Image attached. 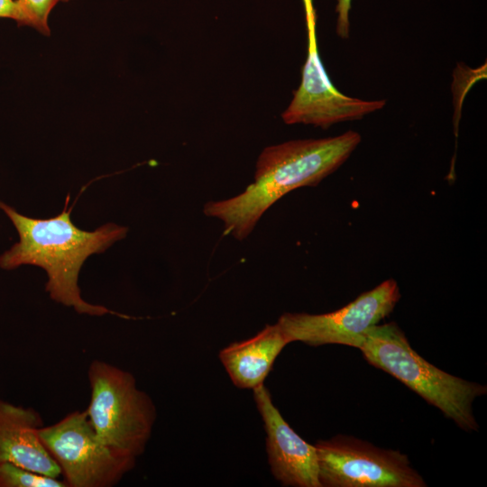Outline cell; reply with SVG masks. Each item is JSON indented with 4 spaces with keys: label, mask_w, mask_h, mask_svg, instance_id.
<instances>
[{
    "label": "cell",
    "mask_w": 487,
    "mask_h": 487,
    "mask_svg": "<svg viewBox=\"0 0 487 487\" xmlns=\"http://www.w3.org/2000/svg\"><path fill=\"white\" fill-rule=\"evenodd\" d=\"M303 4L308 30V55L300 85L281 115L284 123L311 124L326 129L339 122L361 119L381 109L385 100L351 97L334 87L318 53L312 0H303Z\"/></svg>",
    "instance_id": "cell-8"
},
{
    "label": "cell",
    "mask_w": 487,
    "mask_h": 487,
    "mask_svg": "<svg viewBox=\"0 0 487 487\" xmlns=\"http://www.w3.org/2000/svg\"><path fill=\"white\" fill-rule=\"evenodd\" d=\"M352 0H337L336 13L338 14L336 32L342 39L349 37V10Z\"/></svg>",
    "instance_id": "cell-14"
},
{
    "label": "cell",
    "mask_w": 487,
    "mask_h": 487,
    "mask_svg": "<svg viewBox=\"0 0 487 487\" xmlns=\"http://www.w3.org/2000/svg\"><path fill=\"white\" fill-rule=\"evenodd\" d=\"M321 487H426L407 455L337 435L315 445Z\"/></svg>",
    "instance_id": "cell-6"
},
{
    "label": "cell",
    "mask_w": 487,
    "mask_h": 487,
    "mask_svg": "<svg viewBox=\"0 0 487 487\" xmlns=\"http://www.w3.org/2000/svg\"><path fill=\"white\" fill-rule=\"evenodd\" d=\"M0 18L18 19V7L15 0H0Z\"/></svg>",
    "instance_id": "cell-15"
},
{
    "label": "cell",
    "mask_w": 487,
    "mask_h": 487,
    "mask_svg": "<svg viewBox=\"0 0 487 487\" xmlns=\"http://www.w3.org/2000/svg\"><path fill=\"white\" fill-rule=\"evenodd\" d=\"M400 299L396 280H386L345 307L324 314L284 313L278 324L289 343L358 348L365 333L390 315Z\"/></svg>",
    "instance_id": "cell-7"
},
{
    "label": "cell",
    "mask_w": 487,
    "mask_h": 487,
    "mask_svg": "<svg viewBox=\"0 0 487 487\" xmlns=\"http://www.w3.org/2000/svg\"><path fill=\"white\" fill-rule=\"evenodd\" d=\"M358 349L370 364L401 381L459 427L478 430L473 402L487 393V387L447 373L425 360L396 323L372 326Z\"/></svg>",
    "instance_id": "cell-3"
},
{
    "label": "cell",
    "mask_w": 487,
    "mask_h": 487,
    "mask_svg": "<svg viewBox=\"0 0 487 487\" xmlns=\"http://www.w3.org/2000/svg\"><path fill=\"white\" fill-rule=\"evenodd\" d=\"M40 414L0 399V463H12L59 478L60 469L39 436Z\"/></svg>",
    "instance_id": "cell-10"
},
{
    "label": "cell",
    "mask_w": 487,
    "mask_h": 487,
    "mask_svg": "<svg viewBox=\"0 0 487 487\" xmlns=\"http://www.w3.org/2000/svg\"><path fill=\"white\" fill-rule=\"evenodd\" d=\"M67 203L57 216L36 219L18 213L0 200V210L8 216L19 235V241L0 255V267L5 270L22 265L41 267L47 273L46 291L52 300L71 307L79 314L118 315L106 307L85 301L78 280L87 257L105 252L124 238L128 229L107 223L94 231L82 230L71 221V209L67 210Z\"/></svg>",
    "instance_id": "cell-2"
},
{
    "label": "cell",
    "mask_w": 487,
    "mask_h": 487,
    "mask_svg": "<svg viewBox=\"0 0 487 487\" xmlns=\"http://www.w3.org/2000/svg\"><path fill=\"white\" fill-rule=\"evenodd\" d=\"M90 386L88 419L99 438L125 455L140 456L150 439L156 409L132 373L109 363L93 361L87 371Z\"/></svg>",
    "instance_id": "cell-4"
},
{
    "label": "cell",
    "mask_w": 487,
    "mask_h": 487,
    "mask_svg": "<svg viewBox=\"0 0 487 487\" xmlns=\"http://www.w3.org/2000/svg\"><path fill=\"white\" fill-rule=\"evenodd\" d=\"M0 487H67V484L12 463H0Z\"/></svg>",
    "instance_id": "cell-12"
},
{
    "label": "cell",
    "mask_w": 487,
    "mask_h": 487,
    "mask_svg": "<svg viewBox=\"0 0 487 487\" xmlns=\"http://www.w3.org/2000/svg\"><path fill=\"white\" fill-rule=\"evenodd\" d=\"M360 142L357 132L347 131L266 147L258 158L254 181L235 197L207 202L204 213L222 221L226 234L244 240L276 201L298 188L317 186L349 158Z\"/></svg>",
    "instance_id": "cell-1"
},
{
    "label": "cell",
    "mask_w": 487,
    "mask_h": 487,
    "mask_svg": "<svg viewBox=\"0 0 487 487\" xmlns=\"http://www.w3.org/2000/svg\"><path fill=\"white\" fill-rule=\"evenodd\" d=\"M39 436L67 487H111L135 465V458L99 438L86 410L72 411L52 425L42 426Z\"/></svg>",
    "instance_id": "cell-5"
},
{
    "label": "cell",
    "mask_w": 487,
    "mask_h": 487,
    "mask_svg": "<svg viewBox=\"0 0 487 487\" xmlns=\"http://www.w3.org/2000/svg\"><path fill=\"white\" fill-rule=\"evenodd\" d=\"M18 7L19 26H29L40 33L50 35L49 16L60 0H15Z\"/></svg>",
    "instance_id": "cell-13"
},
{
    "label": "cell",
    "mask_w": 487,
    "mask_h": 487,
    "mask_svg": "<svg viewBox=\"0 0 487 487\" xmlns=\"http://www.w3.org/2000/svg\"><path fill=\"white\" fill-rule=\"evenodd\" d=\"M288 344L278 323L266 325L253 337L223 348L219 358L236 387L253 390L263 384L275 359Z\"/></svg>",
    "instance_id": "cell-11"
},
{
    "label": "cell",
    "mask_w": 487,
    "mask_h": 487,
    "mask_svg": "<svg viewBox=\"0 0 487 487\" xmlns=\"http://www.w3.org/2000/svg\"><path fill=\"white\" fill-rule=\"evenodd\" d=\"M60 1H61V2H68V1H69V0H60Z\"/></svg>",
    "instance_id": "cell-16"
},
{
    "label": "cell",
    "mask_w": 487,
    "mask_h": 487,
    "mask_svg": "<svg viewBox=\"0 0 487 487\" xmlns=\"http://www.w3.org/2000/svg\"><path fill=\"white\" fill-rule=\"evenodd\" d=\"M266 431V450L273 476L284 486L321 487L315 446L300 437L272 402L264 384L253 390Z\"/></svg>",
    "instance_id": "cell-9"
}]
</instances>
